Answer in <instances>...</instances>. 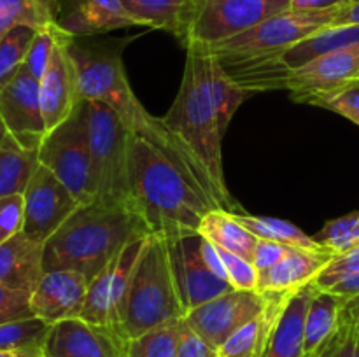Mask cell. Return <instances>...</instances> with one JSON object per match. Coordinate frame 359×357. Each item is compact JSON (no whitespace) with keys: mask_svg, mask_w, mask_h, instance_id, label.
<instances>
[{"mask_svg":"<svg viewBox=\"0 0 359 357\" xmlns=\"http://www.w3.org/2000/svg\"><path fill=\"white\" fill-rule=\"evenodd\" d=\"M69 52L77 70L81 98L104 102L114 108L133 135L156 147L198 191L221 209L212 182L200 161L165 126L163 119L151 115L135 97L126 77L121 52L107 46L84 44L79 37L70 38Z\"/></svg>","mask_w":359,"mask_h":357,"instance_id":"cell-1","label":"cell"},{"mask_svg":"<svg viewBox=\"0 0 359 357\" xmlns=\"http://www.w3.org/2000/svg\"><path fill=\"white\" fill-rule=\"evenodd\" d=\"M130 186L137 216L149 234L165 240L198 234L207 212L217 209L167 156L135 135L130 144Z\"/></svg>","mask_w":359,"mask_h":357,"instance_id":"cell-2","label":"cell"},{"mask_svg":"<svg viewBox=\"0 0 359 357\" xmlns=\"http://www.w3.org/2000/svg\"><path fill=\"white\" fill-rule=\"evenodd\" d=\"M149 237L133 210L102 202L81 203L44 244V272L72 270L93 280L125 247Z\"/></svg>","mask_w":359,"mask_h":357,"instance_id":"cell-3","label":"cell"},{"mask_svg":"<svg viewBox=\"0 0 359 357\" xmlns=\"http://www.w3.org/2000/svg\"><path fill=\"white\" fill-rule=\"evenodd\" d=\"M184 76L163 122L200 161L209 175L223 210L235 206L223 170V130L205 80V58L198 46H188ZM230 212V210H228Z\"/></svg>","mask_w":359,"mask_h":357,"instance_id":"cell-4","label":"cell"},{"mask_svg":"<svg viewBox=\"0 0 359 357\" xmlns=\"http://www.w3.org/2000/svg\"><path fill=\"white\" fill-rule=\"evenodd\" d=\"M184 315L167 240L149 234L126 293L121 317L123 335L126 340L139 338L158 326L184 318Z\"/></svg>","mask_w":359,"mask_h":357,"instance_id":"cell-5","label":"cell"},{"mask_svg":"<svg viewBox=\"0 0 359 357\" xmlns=\"http://www.w3.org/2000/svg\"><path fill=\"white\" fill-rule=\"evenodd\" d=\"M86 100L95 200L135 212L130 186V144L133 133L114 108L104 102Z\"/></svg>","mask_w":359,"mask_h":357,"instance_id":"cell-6","label":"cell"},{"mask_svg":"<svg viewBox=\"0 0 359 357\" xmlns=\"http://www.w3.org/2000/svg\"><path fill=\"white\" fill-rule=\"evenodd\" d=\"M37 154L39 163L49 168L77 202H95L86 98H81L74 111L46 133Z\"/></svg>","mask_w":359,"mask_h":357,"instance_id":"cell-7","label":"cell"},{"mask_svg":"<svg viewBox=\"0 0 359 357\" xmlns=\"http://www.w3.org/2000/svg\"><path fill=\"white\" fill-rule=\"evenodd\" d=\"M342 7L330 10H293L273 14L256 27L228 41L202 46L210 55L283 56L284 52L335 21ZM200 46V44H196Z\"/></svg>","mask_w":359,"mask_h":357,"instance_id":"cell-8","label":"cell"},{"mask_svg":"<svg viewBox=\"0 0 359 357\" xmlns=\"http://www.w3.org/2000/svg\"><path fill=\"white\" fill-rule=\"evenodd\" d=\"M359 86V42L323 55L290 72L291 100L318 105L335 94Z\"/></svg>","mask_w":359,"mask_h":357,"instance_id":"cell-9","label":"cell"},{"mask_svg":"<svg viewBox=\"0 0 359 357\" xmlns=\"http://www.w3.org/2000/svg\"><path fill=\"white\" fill-rule=\"evenodd\" d=\"M287 9L290 0H203L186 48L228 41Z\"/></svg>","mask_w":359,"mask_h":357,"instance_id":"cell-10","label":"cell"},{"mask_svg":"<svg viewBox=\"0 0 359 357\" xmlns=\"http://www.w3.org/2000/svg\"><path fill=\"white\" fill-rule=\"evenodd\" d=\"M266 304V294L233 289L189 310L184 322L210 349L217 350L237 329L262 315Z\"/></svg>","mask_w":359,"mask_h":357,"instance_id":"cell-11","label":"cell"},{"mask_svg":"<svg viewBox=\"0 0 359 357\" xmlns=\"http://www.w3.org/2000/svg\"><path fill=\"white\" fill-rule=\"evenodd\" d=\"M146 240L147 237L132 241L91 280L81 318L91 324L107 326L123 335V307H125L126 293L132 282L133 270L142 254Z\"/></svg>","mask_w":359,"mask_h":357,"instance_id":"cell-12","label":"cell"},{"mask_svg":"<svg viewBox=\"0 0 359 357\" xmlns=\"http://www.w3.org/2000/svg\"><path fill=\"white\" fill-rule=\"evenodd\" d=\"M79 205L67 186L49 168L39 164L23 192L21 233L46 244Z\"/></svg>","mask_w":359,"mask_h":357,"instance_id":"cell-13","label":"cell"},{"mask_svg":"<svg viewBox=\"0 0 359 357\" xmlns=\"http://www.w3.org/2000/svg\"><path fill=\"white\" fill-rule=\"evenodd\" d=\"M167 245L175 286L186 314L221 294L233 290L230 282L219 279L207 266L202 254V234L167 240Z\"/></svg>","mask_w":359,"mask_h":357,"instance_id":"cell-14","label":"cell"},{"mask_svg":"<svg viewBox=\"0 0 359 357\" xmlns=\"http://www.w3.org/2000/svg\"><path fill=\"white\" fill-rule=\"evenodd\" d=\"M128 340L116 329L84 318H67L51 324L46 336L44 357H125Z\"/></svg>","mask_w":359,"mask_h":357,"instance_id":"cell-15","label":"cell"},{"mask_svg":"<svg viewBox=\"0 0 359 357\" xmlns=\"http://www.w3.org/2000/svg\"><path fill=\"white\" fill-rule=\"evenodd\" d=\"M0 115L21 147L39 150L48 128L39 98V80L23 69L0 91Z\"/></svg>","mask_w":359,"mask_h":357,"instance_id":"cell-16","label":"cell"},{"mask_svg":"<svg viewBox=\"0 0 359 357\" xmlns=\"http://www.w3.org/2000/svg\"><path fill=\"white\" fill-rule=\"evenodd\" d=\"M70 38L72 35L63 31L48 69L39 80V98L48 132L58 126L81 100L77 70L69 52Z\"/></svg>","mask_w":359,"mask_h":357,"instance_id":"cell-17","label":"cell"},{"mask_svg":"<svg viewBox=\"0 0 359 357\" xmlns=\"http://www.w3.org/2000/svg\"><path fill=\"white\" fill-rule=\"evenodd\" d=\"M90 280L72 270L46 272L30 293V307L35 317L48 324L81 317L86 303Z\"/></svg>","mask_w":359,"mask_h":357,"instance_id":"cell-18","label":"cell"},{"mask_svg":"<svg viewBox=\"0 0 359 357\" xmlns=\"http://www.w3.org/2000/svg\"><path fill=\"white\" fill-rule=\"evenodd\" d=\"M56 24L72 37H91L137 27L121 0H56Z\"/></svg>","mask_w":359,"mask_h":357,"instance_id":"cell-19","label":"cell"},{"mask_svg":"<svg viewBox=\"0 0 359 357\" xmlns=\"http://www.w3.org/2000/svg\"><path fill=\"white\" fill-rule=\"evenodd\" d=\"M337 254L328 248L290 247L272 268L259 272L258 293L290 294L314 282L316 276L333 261Z\"/></svg>","mask_w":359,"mask_h":357,"instance_id":"cell-20","label":"cell"},{"mask_svg":"<svg viewBox=\"0 0 359 357\" xmlns=\"http://www.w3.org/2000/svg\"><path fill=\"white\" fill-rule=\"evenodd\" d=\"M316 290L318 287L309 284L284 298L270 326L262 357H304L305 318Z\"/></svg>","mask_w":359,"mask_h":357,"instance_id":"cell-21","label":"cell"},{"mask_svg":"<svg viewBox=\"0 0 359 357\" xmlns=\"http://www.w3.org/2000/svg\"><path fill=\"white\" fill-rule=\"evenodd\" d=\"M202 4L203 0H121L137 27L168 31L184 46Z\"/></svg>","mask_w":359,"mask_h":357,"instance_id":"cell-22","label":"cell"},{"mask_svg":"<svg viewBox=\"0 0 359 357\" xmlns=\"http://www.w3.org/2000/svg\"><path fill=\"white\" fill-rule=\"evenodd\" d=\"M44 244L18 233L0 244V286L32 293L44 275Z\"/></svg>","mask_w":359,"mask_h":357,"instance_id":"cell-23","label":"cell"},{"mask_svg":"<svg viewBox=\"0 0 359 357\" xmlns=\"http://www.w3.org/2000/svg\"><path fill=\"white\" fill-rule=\"evenodd\" d=\"M346 301V298L333 290H316L305 318L304 357L318 354L333 338L342 321Z\"/></svg>","mask_w":359,"mask_h":357,"instance_id":"cell-24","label":"cell"},{"mask_svg":"<svg viewBox=\"0 0 359 357\" xmlns=\"http://www.w3.org/2000/svg\"><path fill=\"white\" fill-rule=\"evenodd\" d=\"M198 234L223 251L233 252L252 261L258 238L235 219L233 212L223 209H212L207 212V216L200 223Z\"/></svg>","mask_w":359,"mask_h":357,"instance_id":"cell-25","label":"cell"},{"mask_svg":"<svg viewBox=\"0 0 359 357\" xmlns=\"http://www.w3.org/2000/svg\"><path fill=\"white\" fill-rule=\"evenodd\" d=\"M358 42L359 24H330L287 49L283 55V62L293 70L319 56L358 44Z\"/></svg>","mask_w":359,"mask_h":357,"instance_id":"cell-26","label":"cell"},{"mask_svg":"<svg viewBox=\"0 0 359 357\" xmlns=\"http://www.w3.org/2000/svg\"><path fill=\"white\" fill-rule=\"evenodd\" d=\"M198 48L202 49L203 58H205L207 88H209V93L210 98H212L214 108H216L217 119H219V126L221 130H223V133H226L228 126H230L231 122V118L235 115L237 108L251 97V93L244 91L241 86H237V84L231 80V77L224 72V69L221 66L219 59H217L216 56L207 52L202 46H198Z\"/></svg>","mask_w":359,"mask_h":357,"instance_id":"cell-27","label":"cell"},{"mask_svg":"<svg viewBox=\"0 0 359 357\" xmlns=\"http://www.w3.org/2000/svg\"><path fill=\"white\" fill-rule=\"evenodd\" d=\"M56 0H0V41L16 27L35 30L56 23Z\"/></svg>","mask_w":359,"mask_h":357,"instance_id":"cell-28","label":"cell"},{"mask_svg":"<svg viewBox=\"0 0 359 357\" xmlns=\"http://www.w3.org/2000/svg\"><path fill=\"white\" fill-rule=\"evenodd\" d=\"M39 164L37 150L21 146L0 149V198L23 195Z\"/></svg>","mask_w":359,"mask_h":357,"instance_id":"cell-29","label":"cell"},{"mask_svg":"<svg viewBox=\"0 0 359 357\" xmlns=\"http://www.w3.org/2000/svg\"><path fill=\"white\" fill-rule=\"evenodd\" d=\"M184 318L161 324L139 338L128 340L125 357H177Z\"/></svg>","mask_w":359,"mask_h":357,"instance_id":"cell-30","label":"cell"},{"mask_svg":"<svg viewBox=\"0 0 359 357\" xmlns=\"http://www.w3.org/2000/svg\"><path fill=\"white\" fill-rule=\"evenodd\" d=\"M235 214V219L248 227L256 238L262 240L279 241V244L291 245V247H304V248H325L321 244L312 237L305 234L304 231L293 223L276 219V217H263V216H248V214Z\"/></svg>","mask_w":359,"mask_h":357,"instance_id":"cell-31","label":"cell"},{"mask_svg":"<svg viewBox=\"0 0 359 357\" xmlns=\"http://www.w3.org/2000/svg\"><path fill=\"white\" fill-rule=\"evenodd\" d=\"M51 324L39 317L0 324V352H42Z\"/></svg>","mask_w":359,"mask_h":357,"instance_id":"cell-32","label":"cell"},{"mask_svg":"<svg viewBox=\"0 0 359 357\" xmlns=\"http://www.w3.org/2000/svg\"><path fill=\"white\" fill-rule=\"evenodd\" d=\"M35 31L37 30L32 27H16L0 41V91L23 69L25 56Z\"/></svg>","mask_w":359,"mask_h":357,"instance_id":"cell-33","label":"cell"},{"mask_svg":"<svg viewBox=\"0 0 359 357\" xmlns=\"http://www.w3.org/2000/svg\"><path fill=\"white\" fill-rule=\"evenodd\" d=\"M314 240L337 255L356 248L359 245V210L328 220Z\"/></svg>","mask_w":359,"mask_h":357,"instance_id":"cell-34","label":"cell"},{"mask_svg":"<svg viewBox=\"0 0 359 357\" xmlns=\"http://www.w3.org/2000/svg\"><path fill=\"white\" fill-rule=\"evenodd\" d=\"M62 34L63 30L56 23L51 24V27L41 28V30L35 31L34 38H32L30 42V48H28L27 51V56H25V72L30 74L34 79L41 80L42 74L48 69L49 59H51L53 51H55Z\"/></svg>","mask_w":359,"mask_h":357,"instance_id":"cell-35","label":"cell"},{"mask_svg":"<svg viewBox=\"0 0 359 357\" xmlns=\"http://www.w3.org/2000/svg\"><path fill=\"white\" fill-rule=\"evenodd\" d=\"M318 357H359V324L346 310L333 338L318 352Z\"/></svg>","mask_w":359,"mask_h":357,"instance_id":"cell-36","label":"cell"},{"mask_svg":"<svg viewBox=\"0 0 359 357\" xmlns=\"http://www.w3.org/2000/svg\"><path fill=\"white\" fill-rule=\"evenodd\" d=\"M359 273V245L353 251L346 252V254H339L333 258V261L319 273L314 279V286L318 289L328 290L333 286H337L342 280L349 279V276L358 275Z\"/></svg>","mask_w":359,"mask_h":357,"instance_id":"cell-37","label":"cell"},{"mask_svg":"<svg viewBox=\"0 0 359 357\" xmlns=\"http://www.w3.org/2000/svg\"><path fill=\"white\" fill-rule=\"evenodd\" d=\"M219 254L221 259H223L224 270H226L228 282L233 286V289L258 290L259 272L252 265V261L242 258V255L233 254V252L223 251V248H219Z\"/></svg>","mask_w":359,"mask_h":357,"instance_id":"cell-38","label":"cell"},{"mask_svg":"<svg viewBox=\"0 0 359 357\" xmlns=\"http://www.w3.org/2000/svg\"><path fill=\"white\" fill-rule=\"evenodd\" d=\"M35 317L30 307V293L0 286V324Z\"/></svg>","mask_w":359,"mask_h":357,"instance_id":"cell-39","label":"cell"},{"mask_svg":"<svg viewBox=\"0 0 359 357\" xmlns=\"http://www.w3.org/2000/svg\"><path fill=\"white\" fill-rule=\"evenodd\" d=\"M23 231V195L0 198V244Z\"/></svg>","mask_w":359,"mask_h":357,"instance_id":"cell-40","label":"cell"},{"mask_svg":"<svg viewBox=\"0 0 359 357\" xmlns=\"http://www.w3.org/2000/svg\"><path fill=\"white\" fill-rule=\"evenodd\" d=\"M316 107L328 108V111L340 114L342 118L349 119L351 122L359 126V88H353V90L335 94V97L328 98V100L319 102Z\"/></svg>","mask_w":359,"mask_h":357,"instance_id":"cell-41","label":"cell"},{"mask_svg":"<svg viewBox=\"0 0 359 357\" xmlns=\"http://www.w3.org/2000/svg\"><path fill=\"white\" fill-rule=\"evenodd\" d=\"M290 247L291 245L258 238L255 247V254H252V265L256 266L258 272H265V270L272 268L276 262H279Z\"/></svg>","mask_w":359,"mask_h":357,"instance_id":"cell-42","label":"cell"},{"mask_svg":"<svg viewBox=\"0 0 359 357\" xmlns=\"http://www.w3.org/2000/svg\"><path fill=\"white\" fill-rule=\"evenodd\" d=\"M216 356H217V350L210 349V346L207 345L200 336H196L184 322L177 357H216Z\"/></svg>","mask_w":359,"mask_h":357,"instance_id":"cell-43","label":"cell"},{"mask_svg":"<svg viewBox=\"0 0 359 357\" xmlns=\"http://www.w3.org/2000/svg\"><path fill=\"white\" fill-rule=\"evenodd\" d=\"M353 0H290L293 10H330L344 7Z\"/></svg>","mask_w":359,"mask_h":357,"instance_id":"cell-44","label":"cell"},{"mask_svg":"<svg viewBox=\"0 0 359 357\" xmlns=\"http://www.w3.org/2000/svg\"><path fill=\"white\" fill-rule=\"evenodd\" d=\"M333 24H359V0L344 6L337 14Z\"/></svg>","mask_w":359,"mask_h":357,"instance_id":"cell-45","label":"cell"},{"mask_svg":"<svg viewBox=\"0 0 359 357\" xmlns=\"http://www.w3.org/2000/svg\"><path fill=\"white\" fill-rule=\"evenodd\" d=\"M328 290H333L335 294H339V296H344L346 300H349V298L353 296H358L359 294V273L358 275H353L349 276V279L342 280V282H339L337 286H333L332 289Z\"/></svg>","mask_w":359,"mask_h":357,"instance_id":"cell-46","label":"cell"},{"mask_svg":"<svg viewBox=\"0 0 359 357\" xmlns=\"http://www.w3.org/2000/svg\"><path fill=\"white\" fill-rule=\"evenodd\" d=\"M13 146H20V144H18L16 140H14V136L11 135L6 122H4L2 115H0V149H4V147H13Z\"/></svg>","mask_w":359,"mask_h":357,"instance_id":"cell-47","label":"cell"},{"mask_svg":"<svg viewBox=\"0 0 359 357\" xmlns=\"http://www.w3.org/2000/svg\"><path fill=\"white\" fill-rule=\"evenodd\" d=\"M344 310H346V314L349 315L354 322H358L359 324V294L358 296L349 298V300L346 301V304H344Z\"/></svg>","mask_w":359,"mask_h":357,"instance_id":"cell-48","label":"cell"},{"mask_svg":"<svg viewBox=\"0 0 359 357\" xmlns=\"http://www.w3.org/2000/svg\"><path fill=\"white\" fill-rule=\"evenodd\" d=\"M0 357H44L42 352H20V350H14V352H0Z\"/></svg>","mask_w":359,"mask_h":357,"instance_id":"cell-49","label":"cell"},{"mask_svg":"<svg viewBox=\"0 0 359 357\" xmlns=\"http://www.w3.org/2000/svg\"><path fill=\"white\" fill-rule=\"evenodd\" d=\"M307 357H318V354H314V356H307Z\"/></svg>","mask_w":359,"mask_h":357,"instance_id":"cell-50","label":"cell"},{"mask_svg":"<svg viewBox=\"0 0 359 357\" xmlns=\"http://www.w3.org/2000/svg\"><path fill=\"white\" fill-rule=\"evenodd\" d=\"M216 357H221V356H219V354H217V356H216Z\"/></svg>","mask_w":359,"mask_h":357,"instance_id":"cell-51","label":"cell"},{"mask_svg":"<svg viewBox=\"0 0 359 357\" xmlns=\"http://www.w3.org/2000/svg\"><path fill=\"white\" fill-rule=\"evenodd\" d=\"M353 2H354V0H353Z\"/></svg>","mask_w":359,"mask_h":357,"instance_id":"cell-52","label":"cell"},{"mask_svg":"<svg viewBox=\"0 0 359 357\" xmlns=\"http://www.w3.org/2000/svg\"><path fill=\"white\" fill-rule=\"evenodd\" d=\"M358 88H359V86H358Z\"/></svg>","mask_w":359,"mask_h":357,"instance_id":"cell-53","label":"cell"}]
</instances>
